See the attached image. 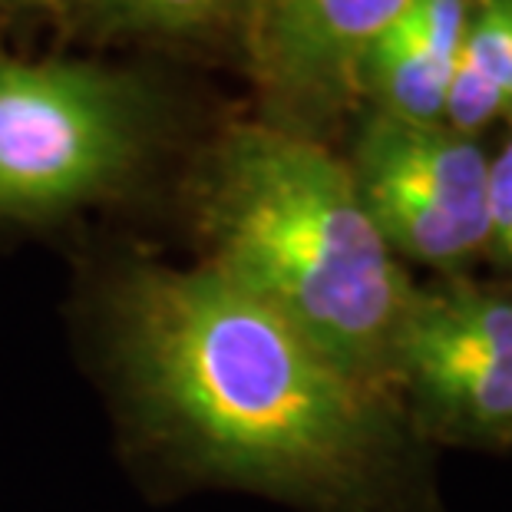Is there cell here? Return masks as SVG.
Segmentation results:
<instances>
[{
	"mask_svg": "<svg viewBox=\"0 0 512 512\" xmlns=\"http://www.w3.org/2000/svg\"><path fill=\"white\" fill-rule=\"evenodd\" d=\"M512 113V0H470L460 57L446 90L443 123L476 136Z\"/></svg>",
	"mask_w": 512,
	"mask_h": 512,
	"instance_id": "cell-8",
	"label": "cell"
},
{
	"mask_svg": "<svg viewBox=\"0 0 512 512\" xmlns=\"http://www.w3.org/2000/svg\"><path fill=\"white\" fill-rule=\"evenodd\" d=\"M390 384L410 397L423 430L512 446V291L463 278L413 288L390 351Z\"/></svg>",
	"mask_w": 512,
	"mask_h": 512,
	"instance_id": "cell-5",
	"label": "cell"
},
{
	"mask_svg": "<svg viewBox=\"0 0 512 512\" xmlns=\"http://www.w3.org/2000/svg\"><path fill=\"white\" fill-rule=\"evenodd\" d=\"M407 0H252V57L265 90L294 113L357 93L361 60Z\"/></svg>",
	"mask_w": 512,
	"mask_h": 512,
	"instance_id": "cell-6",
	"label": "cell"
},
{
	"mask_svg": "<svg viewBox=\"0 0 512 512\" xmlns=\"http://www.w3.org/2000/svg\"><path fill=\"white\" fill-rule=\"evenodd\" d=\"M103 17L146 34H195L228 14L232 0H93Z\"/></svg>",
	"mask_w": 512,
	"mask_h": 512,
	"instance_id": "cell-9",
	"label": "cell"
},
{
	"mask_svg": "<svg viewBox=\"0 0 512 512\" xmlns=\"http://www.w3.org/2000/svg\"><path fill=\"white\" fill-rule=\"evenodd\" d=\"M209 265L394 400L390 351L413 281L364 212L347 162L281 123L235 126L199 182Z\"/></svg>",
	"mask_w": 512,
	"mask_h": 512,
	"instance_id": "cell-2",
	"label": "cell"
},
{
	"mask_svg": "<svg viewBox=\"0 0 512 512\" xmlns=\"http://www.w3.org/2000/svg\"><path fill=\"white\" fill-rule=\"evenodd\" d=\"M486 212H489V245L493 252L512 268V136L499 156L489 162V192H486Z\"/></svg>",
	"mask_w": 512,
	"mask_h": 512,
	"instance_id": "cell-10",
	"label": "cell"
},
{
	"mask_svg": "<svg viewBox=\"0 0 512 512\" xmlns=\"http://www.w3.org/2000/svg\"><path fill=\"white\" fill-rule=\"evenodd\" d=\"M146 139V103L123 76L0 53V219H57L103 199Z\"/></svg>",
	"mask_w": 512,
	"mask_h": 512,
	"instance_id": "cell-3",
	"label": "cell"
},
{
	"mask_svg": "<svg viewBox=\"0 0 512 512\" xmlns=\"http://www.w3.org/2000/svg\"><path fill=\"white\" fill-rule=\"evenodd\" d=\"M364 212L394 255L460 275L489 245V159L446 123L374 113L347 162Z\"/></svg>",
	"mask_w": 512,
	"mask_h": 512,
	"instance_id": "cell-4",
	"label": "cell"
},
{
	"mask_svg": "<svg viewBox=\"0 0 512 512\" xmlns=\"http://www.w3.org/2000/svg\"><path fill=\"white\" fill-rule=\"evenodd\" d=\"M103 328L136 423L195 473L328 503L384 453L394 400L209 261L126 268Z\"/></svg>",
	"mask_w": 512,
	"mask_h": 512,
	"instance_id": "cell-1",
	"label": "cell"
},
{
	"mask_svg": "<svg viewBox=\"0 0 512 512\" xmlns=\"http://www.w3.org/2000/svg\"><path fill=\"white\" fill-rule=\"evenodd\" d=\"M470 0H407L361 60L357 90L377 113L410 123H443Z\"/></svg>",
	"mask_w": 512,
	"mask_h": 512,
	"instance_id": "cell-7",
	"label": "cell"
}]
</instances>
